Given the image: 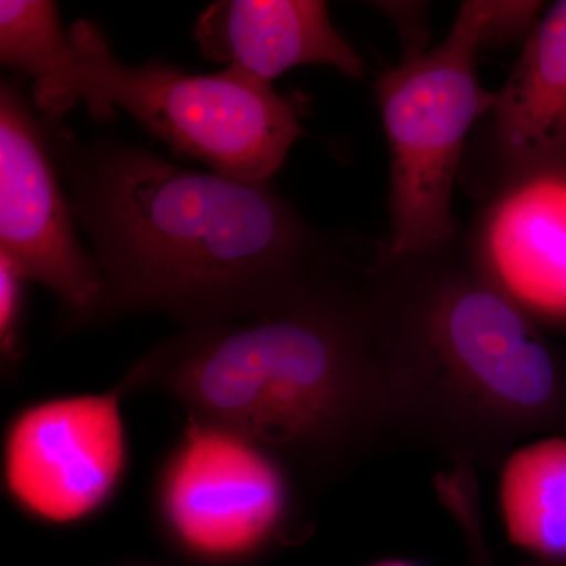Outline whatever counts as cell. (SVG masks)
<instances>
[{
	"instance_id": "6da1fadb",
	"label": "cell",
	"mask_w": 566,
	"mask_h": 566,
	"mask_svg": "<svg viewBox=\"0 0 566 566\" xmlns=\"http://www.w3.org/2000/svg\"><path fill=\"white\" fill-rule=\"evenodd\" d=\"M73 214L102 274V322L158 312L186 329L279 314L353 263L270 181L181 169L98 140L63 148Z\"/></svg>"
},
{
	"instance_id": "7a4b0ae2",
	"label": "cell",
	"mask_w": 566,
	"mask_h": 566,
	"mask_svg": "<svg viewBox=\"0 0 566 566\" xmlns=\"http://www.w3.org/2000/svg\"><path fill=\"white\" fill-rule=\"evenodd\" d=\"M374 266L354 262L300 304L186 329L118 390L153 389L323 485L400 441L376 335Z\"/></svg>"
},
{
	"instance_id": "3957f363",
	"label": "cell",
	"mask_w": 566,
	"mask_h": 566,
	"mask_svg": "<svg viewBox=\"0 0 566 566\" xmlns=\"http://www.w3.org/2000/svg\"><path fill=\"white\" fill-rule=\"evenodd\" d=\"M376 335L400 441L497 468L524 436L566 427V360L464 251L374 268Z\"/></svg>"
},
{
	"instance_id": "277c9868",
	"label": "cell",
	"mask_w": 566,
	"mask_h": 566,
	"mask_svg": "<svg viewBox=\"0 0 566 566\" xmlns=\"http://www.w3.org/2000/svg\"><path fill=\"white\" fill-rule=\"evenodd\" d=\"M69 32L73 54L35 85L36 103L52 115L77 102L98 118L118 107L174 150L248 181H270L303 136L293 104L240 66L214 74L161 62L129 66L112 54L93 22H74Z\"/></svg>"
},
{
	"instance_id": "5b68a950",
	"label": "cell",
	"mask_w": 566,
	"mask_h": 566,
	"mask_svg": "<svg viewBox=\"0 0 566 566\" xmlns=\"http://www.w3.org/2000/svg\"><path fill=\"white\" fill-rule=\"evenodd\" d=\"M483 17L485 0L461 3L438 46L405 51L376 81L390 161L387 255H427L460 238L453 191L469 136L495 102L476 74Z\"/></svg>"
},
{
	"instance_id": "8992f818",
	"label": "cell",
	"mask_w": 566,
	"mask_h": 566,
	"mask_svg": "<svg viewBox=\"0 0 566 566\" xmlns=\"http://www.w3.org/2000/svg\"><path fill=\"white\" fill-rule=\"evenodd\" d=\"M159 505L182 549L203 560H241L285 524L290 476L259 446L189 416L164 471Z\"/></svg>"
},
{
	"instance_id": "52a82bcc",
	"label": "cell",
	"mask_w": 566,
	"mask_h": 566,
	"mask_svg": "<svg viewBox=\"0 0 566 566\" xmlns=\"http://www.w3.org/2000/svg\"><path fill=\"white\" fill-rule=\"evenodd\" d=\"M51 142L13 84L0 88V259L57 297L69 327L102 322L104 285L81 248Z\"/></svg>"
},
{
	"instance_id": "ba28073f",
	"label": "cell",
	"mask_w": 566,
	"mask_h": 566,
	"mask_svg": "<svg viewBox=\"0 0 566 566\" xmlns=\"http://www.w3.org/2000/svg\"><path fill=\"white\" fill-rule=\"evenodd\" d=\"M125 457L117 389L44 401L11 423L7 488L32 515L73 523L107 501L120 480Z\"/></svg>"
},
{
	"instance_id": "9c48e42d",
	"label": "cell",
	"mask_w": 566,
	"mask_h": 566,
	"mask_svg": "<svg viewBox=\"0 0 566 566\" xmlns=\"http://www.w3.org/2000/svg\"><path fill=\"white\" fill-rule=\"evenodd\" d=\"M461 241L536 323L566 324V164L502 182Z\"/></svg>"
},
{
	"instance_id": "30bf717a",
	"label": "cell",
	"mask_w": 566,
	"mask_h": 566,
	"mask_svg": "<svg viewBox=\"0 0 566 566\" xmlns=\"http://www.w3.org/2000/svg\"><path fill=\"white\" fill-rule=\"evenodd\" d=\"M479 125L472 180L483 197L520 175L566 164V0L543 13Z\"/></svg>"
},
{
	"instance_id": "8fae6325",
	"label": "cell",
	"mask_w": 566,
	"mask_h": 566,
	"mask_svg": "<svg viewBox=\"0 0 566 566\" xmlns=\"http://www.w3.org/2000/svg\"><path fill=\"white\" fill-rule=\"evenodd\" d=\"M193 36L205 57L268 82L303 65L364 76L363 59L319 0H221L203 10Z\"/></svg>"
},
{
	"instance_id": "7c38bea8",
	"label": "cell",
	"mask_w": 566,
	"mask_h": 566,
	"mask_svg": "<svg viewBox=\"0 0 566 566\" xmlns=\"http://www.w3.org/2000/svg\"><path fill=\"white\" fill-rule=\"evenodd\" d=\"M505 527L542 560H566V439L549 438L506 458L501 480Z\"/></svg>"
},
{
	"instance_id": "4fadbf2b",
	"label": "cell",
	"mask_w": 566,
	"mask_h": 566,
	"mask_svg": "<svg viewBox=\"0 0 566 566\" xmlns=\"http://www.w3.org/2000/svg\"><path fill=\"white\" fill-rule=\"evenodd\" d=\"M73 52L70 32L50 0L0 2V61L43 84ZM35 84V85H36Z\"/></svg>"
},
{
	"instance_id": "5bb4252c",
	"label": "cell",
	"mask_w": 566,
	"mask_h": 566,
	"mask_svg": "<svg viewBox=\"0 0 566 566\" xmlns=\"http://www.w3.org/2000/svg\"><path fill=\"white\" fill-rule=\"evenodd\" d=\"M439 504L463 535L469 566H495L483 527L480 483L474 465L453 464L434 476Z\"/></svg>"
},
{
	"instance_id": "9a60e30c",
	"label": "cell",
	"mask_w": 566,
	"mask_h": 566,
	"mask_svg": "<svg viewBox=\"0 0 566 566\" xmlns=\"http://www.w3.org/2000/svg\"><path fill=\"white\" fill-rule=\"evenodd\" d=\"M543 2H510L485 0L482 25V48H502L506 44L526 43L543 17Z\"/></svg>"
},
{
	"instance_id": "2e32d148",
	"label": "cell",
	"mask_w": 566,
	"mask_h": 566,
	"mask_svg": "<svg viewBox=\"0 0 566 566\" xmlns=\"http://www.w3.org/2000/svg\"><path fill=\"white\" fill-rule=\"evenodd\" d=\"M24 282L7 260L0 259V345L3 359L10 364L20 359V326Z\"/></svg>"
},
{
	"instance_id": "e0dca14e",
	"label": "cell",
	"mask_w": 566,
	"mask_h": 566,
	"mask_svg": "<svg viewBox=\"0 0 566 566\" xmlns=\"http://www.w3.org/2000/svg\"><path fill=\"white\" fill-rule=\"evenodd\" d=\"M375 6L385 11V14H389L390 20L397 25L405 51L427 48L428 31L424 25L427 6L424 3L382 2Z\"/></svg>"
},
{
	"instance_id": "ac0fdd59",
	"label": "cell",
	"mask_w": 566,
	"mask_h": 566,
	"mask_svg": "<svg viewBox=\"0 0 566 566\" xmlns=\"http://www.w3.org/2000/svg\"><path fill=\"white\" fill-rule=\"evenodd\" d=\"M521 566H565L564 564H556V562L539 560L535 564H526Z\"/></svg>"
},
{
	"instance_id": "d6986e66",
	"label": "cell",
	"mask_w": 566,
	"mask_h": 566,
	"mask_svg": "<svg viewBox=\"0 0 566 566\" xmlns=\"http://www.w3.org/2000/svg\"><path fill=\"white\" fill-rule=\"evenodd\" d=\"M387 566H403V565H387Z\"/></svg>"
}]
</instances>
